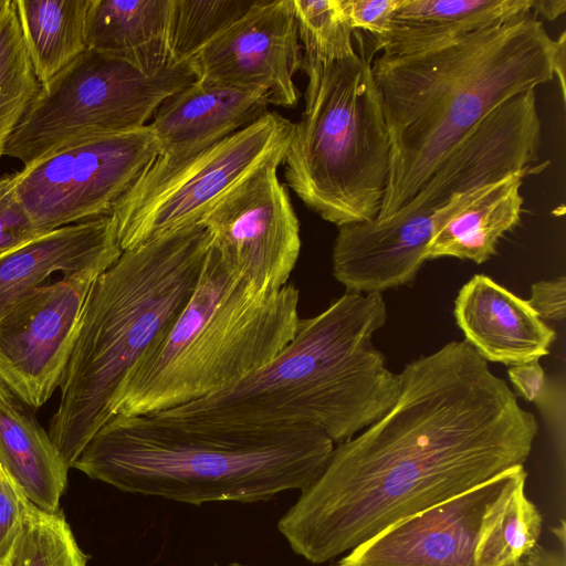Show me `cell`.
I'll use <instances>...</instances> for the list:
<instances>
[{
    "mask_svg": "<svg viewBox=\"0 0 566 566\" xmlns=\"http://www.w3.org/2000/svg\"><path fill=\"white\" fill-rule=\"evenodd\" d=\"M394 406L337 443L319 476L279 520L314 564L524 465L538 431L506 381L465 340L405 366Z\"/></svg>",
    "mask_w": 566,
    "mask_h": 566,
    "instance_id": "1",
    "label": "cell"
},
{
    "mask_svg": "<svg viewBox=\"0 0 566 566\" xmlns=\"http://www.w3.org/2000/svg\"><path fill=\"white\" fill-rule=\"evenodd\" d=\"M555 46L543 22L527 13L431 49L371 60L391 145L377 219L411 200L492 111L551 82Z\"/></svg>",
    "mask_w": 566,
    "mask_h": 566,
    "instance_id": "2",
    "label": "cell"
},
{
    "mask_svg": "<svg viewBox=\"0 0 566 566\" xmlns=\"http://www.w3.org/2000/svg\"><path fill=\"white\" fill-rule=\"evenodd\" d=\"M334 447L326 433L310 426L228 430L156 413H117L72 468L124 492L191 505L256 503L307 488Z\"/></svg>",
    "mask_w": 566,
    "mask_h": 566,
    "instance_id": "3",
    "label": "cell"
},
{
    "mask_svg": "<svg viewBox=\"0 0 566 566\" xmlns=\"http://www.w3.org/2000/svg\"><path fill=\"white\" fill-rule=\"evenodd\" d=\"M210 247L197 222L122 252L95 281L49 436L69 469L113 417L127 374L190 300Z\"/></svg>",
    "mask_w": 566,
    "mask_h": 566,
    "instance_id": "4",
    "label": "cell"
},
{
    "mask_svg": "<svg viewBox=\"0 0 566 566\" xmlns=\"http://www.w3.org/2000/svg\"><path fill=\"white\" fill-rule=\"evenodd\" d=\"M298 301L292 284L271 293L252 289L210 241L190 300L127 374L113 416L166 411L261 368L294 336Z\"/></svg>",
    "mask_w": 566,
    "mask_h": 566,
    "instance_id": "5",
    "label": "cell"
},
{
    "mask_svg": "<svg viewBox=\"0 0 566 566\" xmlns=\"http://www.w3.org/2000/svg\"><path fill=\"white\" fill-rule=\"evenodd\" d=\"M382 377L379 352L337 297L319 314L300 318L292 339L261 368L156 415L229 430L310 426L337 444L368 427Z\"/></svg>",
    "mask_w": 566,
    "mask_h": 566,
    "instance_id": "6",
    "label": "cell"
},
{
    "mask_svg": "<svg viewBox=\"0 0 566 566\" xmlns=\"http://www.w3.org/2000/svg\"><path fill=\"white\" fill-rule=\"evenodd\" d=\"M305 107L285 151L287 186L337 227L377 218L387 188L391 145L364 52L336 61L304 59Z\"/></svg>",
    "mask_w": 566,
    "mask_h": 566,
    "instance_id": "7",
    "label": "cell"
},
{
    "mask_svg": "<svg viewBox=\"0 0 566 566\" xmlns=\"http://www.w3.org/2000/svg\"><path fill=\"white\" fill-rule=\"evenodd\" d=\"M196 78L190 61L149 74L86 49L41 84L4 156L28 167L75 144L144 127L165 99Z\"/></svg>",
    "mask_w": 566,
    "mask_h": 566,
    "instance_id": "8",
    "label": "cell"
},
{
    "mask_svg": "<svg viewBox=\"0 0 566 566\" xmlns=\"http://www.w3.org/2000/svg\"><path fill=\"white\" fill-rule=\"evenodd\" d=\"M293 126L277 112H268L196 155L177 161L155 158L111 213L122 251L199 222L256 171L282 164Z\"/></svg>",
    "mask_w": 566,
    "mask_h": 566,
    "instance_id": "9",
    "label": "cell"
},
{
    "mask_svg": "<svg viewBox=\"0 0 566 566\" xmlns=\"http://www.w3.org/2000/svg\"><path fill=\"white\" fill-rule=\"evenodd\" d=\"M158 153L148 125L99 136L18 171L17 192L40 233L111 216Z\"/></svg>",
    "mask_w": 566,
    "mask_h": 566,
    "instance_id": "10",
    "label": "cell"
},
{
    "mask_svg": "<svg viewBox=\"0 0 566 566\" xmlns=\"http://www.w3.org/2000/svg\"><path fill=\"white\" fill-rule=\"evenodd\" d=\"M105 270L50 280L0 319V378L33 411L59 388L88 296Z\"/></svg>",
    "mask_w": 566,
    "mask_h": 566,
    "instance_id": "11",
    "label": "cell"
},
{
    "mask_svg": "<svg viewBox=\"0 0 566 566\" xmlns=\"http://www.w3.org/2000/svg\"><path fill=\"white\" fill-rule=\"evenodd\" d=\"M272 163L219 200L199 221L230 269L262 293L284 287L300 251V222Z\"/></svg>",
    "mask_w": 566,
    "mask_h": 566,
    "instance_id": "12",
    "label": "cell"
},
{
    "mask_svg": "<svg viewBox=\"0 0 566 566\" xmlns=\"http://www.w3.org/2000/svg\"><path fill=\"white\" fill-rule=\"evenodd\" d=\"M190 62L197 78L293 107L300 97L294 75L302 65L293 0H256Z\"/></svg>",
    "mask_w": 566,
    "mask_h": 566,
    "instance_id": "13",
    "label": "cell"
},
{
    "mask_svg": "<svg viewBox=\"0 0 566 566\" xmlns=\"http://www.w3.org/2000/svg\"><path fill=\"white\" fill-rule=\"evenodd\" d=\"M517 467L417 515L402 520L348 552V566H476L483 516ZM565 549L545 548L537 566H557Z\"/></svg>",
    "mask_w": 566,
    "mask_h": 566,
    "instance_id": "14",
    "label": "cell"
},
{
    "mask_svg": "<svg viewBox=\"0 0 566 566\" xmlns=\"http://www.w3.org/2000/svg\"><path fill=\"white\" fill-rule=\"evenodd\" d=\"M542 122L535 90L520 93L486 115L442 159L415 197L397 212L436 209L452 196L533 172ZM396 213V212H395Z\"/></svg>",
    "mask_w": 566,
    "mask_h": 566,
    "instance_id": "15",
    "label": "cell"
},
{
    "mask_svg": "<svg viewBox=\"0 0 566 566\" xmlns=\"http://www.w3.org/2000/svg\"><path fill=\"white\" fill-rule=\"evenodd\" d=\"M446 208L447 202L339 226L332 252L334 277L346 291L364 294L409 284L427 261L429 242Z\"/></svg>",
    "mask_w": 566,
    "mask_h": 566,
    "instance_id": "16",
    "label": "cell"
},
{
    "mask_svg": "<svg viewBox=\"0 0 566 566\" xmlns=\"http://www.w3.org/2000/svg\"><path fill=\"white\" fill-rule=\"evenodd\" d=\"M454 317L464 340L486 361L507 366L549 354L556 332L523 300L490 276L473 275L459 291Z\"/></svg>",
    "mask_w": 566,
    "mask_h": 566,
    "instance_id": "17",
    "label": "cell"
},
{
    "mask_svg": "<svg viewBox=\"0 0 566 566\" xmlns=\"http://www.w3.org/2000/svg\"><path fill=\"white\" fill-rule=\"evenodd\" d=\"M260 93L200 78L165 99L148 126L158 145L157 159L177 161L196 155L268 113Z\"/></svg>",
    "mask_w": 566,
    "mask_h": 566,
    "instance_id": "18",
    "label": "cell"
},
{
    "mask_svg": "<svg viewBox=\"0 0 566 566\" xmlns=\"http://www.w3.org/2000/svg\"><path fill=\"white\" fill-rule=\"evenodd\" d=\"M111 216L42 233L0 254V319L56 273L109 268L122 254Z\"/></svg>",
    "mask_w": 566,
    "mask_h": 566,
    "instance_id": "19",
    "label": "cell"
},
{
    "mask_svg": "<svg viewBox=\"0 0 566 566\" xmlns=\"http://www.w3.org/2000/svg\"><path fill=\"white\" fill-rule=\"evenodd\" d=\"M525 176L513 175L452 196L429 242L427 261L452 256L480 264L489 260L499 240L520 223Z\"/></svg>",
    "mask_w": 566,
    "mask_h": 566,
    "instance_id": "20",
    "label": "cell"
},
{
    "mask_svg": "<svg viewBox=\"0 0 566 566\" xmlns=\"http://www.w3.org/2000/svg\"><path fill=\"white\" fill-rule=\"evenodd\" d=\"M533 0H401L374 52L403 55L532 13Z\"/></svg>",
    "mask_w": 566,
    "mask_h": 566,
    "instance_id": "21",
    "label": "cell"
},
{
    "mask_svg": "<svg viewBox=\"0 0 566 566\" xmlns=\"http://www.w3.org/2000/svg\"><path fill=\"white\" fill-rule=\"evenodd\" d=\"M0 467L35 506L60 510L69 468L34 411L1 378Z\"/></svg>",
    "mask_w": 566,
    "mask_h": 566,
    "instance_id": "22",
    "label": "cell"
},
{
    "mask_svg": "<svg viewBox=\"0 0 566 566\" xmlns=\"http://www.w3.org/2000/svg\"><path fill=\"white\" fill-rule=\"evenodd\" d=\"M172 0H90L86 49L123 59L154 74L171 63L168 35Z\"/></svg>",
    "mask_w": 566,
    "mask_h": 566,
    "instance_id": "23",
    "label": "cell"
},
{
    "mask_svg": "<svg viewBox=\"0 0 566 566\" xmlns=\"http://www.w3.org/2000/svg\"><path fill=\"white\" fill-rule=\"evenodd\" d=\"M35 76L45 84L86 50L90 0H13Z\"/></svg>",
    "mask_w": 566,
    "mask_h": 566,
    "instance_id": "24",
    "label": "cell"
},
{
    "mask_svg": "<svg viewBox=\"0 0 566 566\" xmlns=\"http://www.w3.org/2000/svg\"><path fill=\"white\" fill-rule=\"evenodd\" d=\"M13 0L0 12V158L40 91Z\"/></svg>",
    "mask_w": 566,
    "mask_h": 566,
    "instance_id": "25",
    "label": "cell"
},
{
    "mask_svg": "<svg viewBox=\"0 0 566 566\" xmlns=\"http://www.w3.org/2000/svg\"><path fill=\"white\" fill-rule=\"evenodd\" d=\"M255 2L256 0H172L168 35L171 61H191Z\"/></svg>",
    "mask_w": 566,
    "mask_h": 566,
    "instance_id": "26",
    "label": "cell"
},
{
    "mask_svg": "<svg viewBox=\"0 0 566 566\" xmlns=\"http://www.w3.org/2000/svg\"><path fill=\"white\" fill-rule=\"evenodd\" d=\"M61 510L45 512L25 501L22 526L4 566H86Z\"/></svg>",
    "mask_w": 566,
    "mask_h": 566,
    "instance_id": "27",
    "label": "cell"
},
{
    "mask_svg": "<svg viewBox=\"0 0 566 566\" xmlns=\"http://www.w3.org/2000/svg\"><path fill=\"white\" fill-rule=\"evenodd\" d=\"M304 59L336 61L356 54L342 0H293Z\"/></svg>",
    "mask_w": 566,
    "mask_h": 566,
    "instance_id": "28",
    "label": "cell"
},
{
    "mask_svg": "<svg viewBox=\"0 0 566 566\" xmlns=\"http://www.w3.org/2000/svg\"><path fill=\"white\" fill-rule=\"evenodd\" d=\"M511 382L528 401L535 403L551 422L564 448L565 441V392L552 384L539 364V359L512 365L507 369Z\"/></svg>",
    "mask_w": 566,
    "mask_h": 566,
    "instance_id": "29",
    "label": "cell"
},
{
    "mask_svg": "<svg viewBox=\"0 0 566 566\" xmlns=\"http://www.w3.org/2000/svg\"><path fill=\"white\" fill-rule=\"evenodd\" d=\"M18 171L0 176V254L28 242L38 232L17 192Z\"/></svg>",
    "mask_w": 566,
    "mask_h": 566,
    "instance_id": "30",
    "label": "cell"
},
{
    "mask_svg": "<svg viewBox=\"0 0 566 566\" xmlns=\"http://www.w3.org/2000/svg\"><path fill=\"white\" fill-rule=\"evenodd\" d=\"M27 500L0 468V566H4L20 534Z\"/></svg>",
    "mask_w": 566,
    "mask_h": 566,
    "instance_id": "31",
    "label": "cell"
},
{
    "mask_svg": "<svg viewBox=\"0 0 566 566\" xmlns=\"http://www.w3.org/2000/svg\"><path fill=\"white\" fill-rule=\"evenodd\" d=\"M401 0H342L345 15L355 30L381 35Z\"/></svg>",
    "mask_w": 566,
    "mask_h": 566,
    "instance_id": "32",
    "label": "cell"
},
{
    "mask_svg": "<svg viewBox=\"0 0 566 566\" xmlns=\"http://www.w3.org/2000/svg\"><path fill=\"white\" fill-rule=\"evenodd\" d=\"M526 301L543 321H564L566 317V277L542 280L532 284L531 296Z\"/></svg>",
    "mask_w": 566,
    "mask_h": 566,
    "instance_id": "33",
    "label": "cell"
},
{
    "mask_svg": "<svg viewBox=\"0 0 566 566\" xmlns=\"http://www.w3.org/2000/svg\"><path fill=\"white\" fill-rule=\"evenodd\" d=\"M556 41L555 53H554V75H557L560 85V92L563 101L566 98V81H565V61H566V33L562 32Z\"/></svg>",
    "mask_w": 566,
    "mask_h": 566,
    "instance_id": "34",
    "label": "cell"
},
{
    "mask_svg": "<svg viewBox=\"0 0 566 566\" xmlns=\"http://www.w3.org/2000/svg\"><path fill=\"white\" fill-rule=\"evenodd\" d=\"M566 10L565 0H533L531 12L541 14L542 17L554 20Z\"/></svg>",
    "mask_w": 566,
    "mask_h": 566,
    "instance_id": "35",
    "label": "cell"
},
{
    "mask_svg": "<svg viewBox=\"0 0 566 566\" xmlns=\"http://www.w3.org/2000/svg\"><path fill=\"white\" fill-rule=\"evenodd\" d=\"M9 0H0V12L3 10V8L7 6Z\"/></svg>",
    "mask_w": 566,
    "mask_h": 566,
    "instance_id": "36",
    "label": "cell"
},
{
    "mask_svg": "<svg viewBox=\"0 0 566 566\" xmlns=\"http://www.w3.org/2000/svg\"><path fill=\"white\" fill-rule=\"evenodd\" d=\"M564 563H565V560L559 563L557 566H562ZM333 566H348V565H345V564H342V563L338 562L337 564H335Z\"/></svg>",
    "mask_w": 566,
    "mask_h": 566,
    "instance_id": "37",
    "label": "cell"
},
{
    "mask_svg": "<svg viewBox=\"0 0 566 566\" xmlns=\"http://www.w3.org/2000/svg\"><path fill=\"white\" fill-rule=\"evenodd\" d=\"M229 566H247V565H241V564H237V563H234V564H231V565H229Z\"/></svg>",
    "mask_w": 566,
    "mask_h": 566,
    "instance_id": "38",
    "label": "cell"
},
{
    "mask_svg": "<svg viewBox=\"0 0 566 566\" xmlns=\"http://www.w3.org/2000/svg\"><path fill=\"white\" fill-rule=\"evenodd\" d=\"M1 468V467H0Z\"/></svg>",
    "mask_w": 566,
    "mask_h": 566,
    "instance_id": "39",
    "label": "cell"
}]
</instances>
